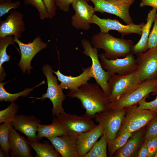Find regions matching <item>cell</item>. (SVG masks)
Segmentation results:
<instances>
[{
    "instance_id": "1",
    "label": "cell",
    "mask_w": 157,
    "mask_h": 157,
    "mask_svg": "<svg viewBox=\"0 0 157 157\" xmlns=\"http://www.w3.org/2000/svg\"><path fill=\"white\" fill-rule=\"evenodd\" d=\"M100 87L97 83H88L77 89L69 90L67 96L79 99L86 110L84 115L91 119L107 108L110 103L108 97Z\"/></svg>"
},
{
    "instance_id": "2",
    "label": "cell",
    "mask_w": 157,
    "mask_h": 157,
    "mask_svg": "<svg viewBox=\"0 0 157 157\" xmlns=\"http://www.w3.org/2000/svg\"><path fill=\"white\" fill-rule=\"evenodd\" d=\"M92 45L97 49H103L104 55L109 59L124 57L131 53L132 40L123 38H115L108 33H97L91 38Z\"/></svg>"
},
{
    "instance_id": "3",
    "label": "cell",
    "mask_w": 157,
    "mask_h": 157,
    "mask_svg": "<svg viewBox=\"0 0 157 157\" xmlns=\"http://www.w3.org/2000/svg\"><path fill=\"white\" fill-rule=\"evenodd\" d=\"M137 106L125 108L124 116L116 137L126 133H132L146 126L157 114L156 111L141 110Z\"/></svg>"
},
{
    "instance_id": "4",
    "label": "cell",
    "mask_w": 157,
    "mask_h": 157,
    "mask_svg": "<svg viewBox=\"0 0 157 157\" xmlns=\"http://www.w3.org/2000/svg\"><path fill=\"white\" fill-rule=\"evenodd\" d=\"M42 70L47 81V92L40 97L30 98L42 101L46 98L49 99L53 105L51 110L52 115L54 117L57 116L65 112L62 106V103L66 99V96L63 92V89L58 84L56 77L53 75V70L51 67L45 65L43 67Z\"/></svg>"
},
{
    "instance_id": "5",
    "label": "cell",
    "mask_w": 157,
    "mask_h": 157,
    "mask_svg": "<svg viewBox=\"0 0 157 157\" xmlns=\"http://www.w3.org/2000/svg\"><path fill=\"white\" fill-rule=\"evenodd\" d=\"M125 108L115 109L108 108L97 113L95 121L101 126L108 143L114 139L121 127L124 116Z\"/></svg>"
},
{
    "instance_id": "6",
    "label": "cell",
    "mask_w": 157,
    "mask_h": 157,
    "mask_svg": "<svg viewBox=\"0 0 157 157\" xmlns=\"http://www.w3.org/2000/svg\"><path fill=\"white\" fill-rule=\"evenodd\" d=\"M141 82L136 71L130 74L111 75L108 81L110 103L119 99L133 89Z\"/></svg>"
},
{
    "instance_id": "7",
    "label": "cell",
    "mask_w": 157,
    "mask_h": 157,
    "mask_svg": "<svg viewBox=\"0 0 157 157\" xmlns=\"http://www.w3.org/2000/svg\"><path fill=\"white\" fill-rule=\"evenodd\" d=\"M157 79L146 80L141 82L133 89L118 100L110 103L108 108L121 109L134 105L154 90Z\"/></svg>"
},
{
    "instance_id": "8",
    "label": "cell",
    "mask_w": 157,
    "mask_h": 157,
    "mask_svg": "<svg viewBox=\"0 0 157 157\" xmlns=\"http://www.w3.org/2000/svg\"><path fill=\"white\" fill-rule=\"evenodd\" d=\"M81 43L84 49L82 53L89 56L91 59L92 63L91 66L93 73V78L106 95L109 97L110 92L108 81L110 75L102 68L99 58L98 49L94 47L91 42L87 39H83Z\"/></svg>"
},
{
    "instance_id": "9",
    "label": "cell",
    "mask_w": 157,
    "mask_h": 157,
    "mask_svg": "<svg viewBox=\"0 0 157 157\" xmlns=\"http://www.w3.org/2000/svg\"><path fill=\"white\" fill-rule=\"evenodd\" d=\"M135 0H90L94 5L95 12L107 13L116 15L127 24L133 23L129 14V9Z\"/></svg>"
},
{
    "instance_id": "10",
    "label": "cell",
    "mask_w": 157,
    "mask_h": 157,
    "mask_svg": "<svg viewBox=\"0 0 157 157\" xmlns=\"http://www.w3.org/2000/svg\"><path fill=\"white\" fill-rule=\"evenodd\" d=\"M103 69L110 75L116 74L126 75L136 71L137 64L133 55L131 53L124 57L109 59L103 53L99 55Z\"/></svg>"
},
{
    "instance_id": "11",
    "label": "cell",
    "mask_w": 157,
    "mask_h": 157,
    "mask_svg": "<svg viewBox=\"0 0 157 157\" xmlns=\"http://www.w3.org/2000/svg\"><path fill=\"white\" fill-rule=\"evenodd\" d=\"M136 70L140 81L157 79V46L137 55Z\"/></svg>"
},
{
    "instance_id": "12",
    "label": "cell",
    "mask_w": 157,
    "mask_h": 157,
    "mask_svg": "<svg viewBox=\"0 0 157 157\" xmlns=\"http://www.w3.org/2000/svg\"><path fill=\"white\" fill-rule=\"evenodd\" d=\"M90 24L97 25L102 33H108L110 30H115L121 35L122 38L125 35L135 33L141 35L142 28L145 23L140 24H133L124 25L118 20L110 18H101L94 14L90 20Z\"/></svg>"
},
{
    "instance_id": "13",
    "label": "cell",
    "mask_w": 157,
    "mask_h": 157,
    "mask_svg": "<svg viewBox=\"0 0 157 157\" xmlns=\"http://www.w3.org/2000/svg\"><path fill=\"white\" fill-rule=\"evenodd\" d=\"M69 134L77 136L94 128L96 125L91 119L84 115L78 116L65 112L57 116Z\"/></svg>"
},
{
    "instance_id": "14",
    "label": "cell",
    "mask_w": 157,
    "mask_h": 157,
    "mask_svg": "<svg viewBox=\"0 0 157 157\" xmlns=\"http://www.w3.org/2000/svg\"><path fill=\"white\" fill-rule=\"evenodd\" d=\"M13 39L18 44L20 50L21 58L18 66L23 73L27 70L29 74L30 70L33 68L31 65L32 59L37 53L46 47L47 44L43 42L39 36L28 44L22 42L17 37L14 36Z\"/></svg>"
},
{
    "instance_id": "15",
    "label": "cell",
    "mask_w": 157,
    "mask_h": 157,
    "mask_svg": "<svg viewBox=\"0 0 157 157\" xmlns=\"http://www.w3.org/2000/svg\"><path fill=\"white\" fill-rule=\"evenodd\" d=\"M72 5L75 12L71 17L72 26L78 29H89L90 20L95 12L94 8L85 0H74Z\"/></svg>"
},
{
    "instance_id": "16",
    "label": "cell",
    "mask_w": 157,
    "mask_h": 157,
    "mask_svg": "<svg viewBox=\"0 0 157 157\" xmlns=\"http://www.w3.org/2000/svg\"><path fill=\"white\" fill-rule=\"evenodd\" d=\"M41 121L35 116L17 115L12 123V126L24 134L30 142L39 141L36 135Z\"/></svg>"
},
{
    "instance_id": "17",
    "label": "cell",
    "mask_w": 157,
    "mask_h": 157,
    "mask_svg": "<svg viewBox=\"0 0 157 157\" xmlns=\"http://www.w3.org/2000/svg\"><path fill=\"white\" fill-rule=\"evenodd\" d=\"M23 16V14L18 11H10L6 19L0 22V38L13 35L20 38L25 29Z\"/></svg>"
},
{
    "instance_id": "18",
    "label": "cell",
    "mask_w": 157,
    "mask_h": 157,
    "mask_svg": "<svg viewBox=\"0 0 157 157\" xmlns=\"http://www.w3.org/2000/svg\"><path fill=\"white\" fill-rule=\"evenodd\" d=\"M77 137L67 134L47 138L62 157H79L77 149Z\"/></svg>"
},
{
    "instance_id": "19",
    "label": "cell",
    "mask_w": 157,
    "mask_h": 157,
    "mask_svg": "<svg viewBox=\"0 0 157 157\" xmlns=\"http://www.w3.org/2000/svg\"><path fill=\"white\" fill-rule=\"evenodd\" d=\"M82 73L78 76L73 77L66 76L62 73L59 69L53 72L57 76L58 80L60 82L59 84L63 89L74 90L77 89L88 82L92 77L93 74L91 66L86 68H82Z\"/></svg>"
},
{
    "instance_id": "20",
    "label": "cell",
    "mask_w": 157,
    "mask_h": 157,
    "mask_svg": "<svg viewBox=\"0 0 157 157\" xmlns=\"http://www.w3.org/2000/svg\"><path fill=\"white\" fill-rule=\"evenodd\" d=\"M145 126L133 133L124 145L112 157H137L138 152L145 139Z\"/></svg>"
},
{
    "instance_id": "21",
    "label": "cell",
    "mask_w": 157,
    "mask_h": 157,
    "mask_svg": "<svg viewBox=\"0 0 157 157\" xmlns=\"http://www.w3.org/2000/svg\"><path fill=\"white\" fill-rule=\"evenodd\" d=\"M28 141L17 132L11 126L9 132L10 153L12 157H31Z\"/></svg>"
},
{
    "instance_id": "22",
    "label": "cell",
    "mask_w": 157,
    "mask_h": 157,
    "mask_svg": "<svg viewBox=\"0 0 157 157\" xmlns=\"http://www.w3.org/2000/svg\"><path fill=\"white\" fill-rule=\"evenodd\" d=\"M103 134L102 129L98 124L93 129L77 136L76 146L79 157H84Z\"/></svg>"
},
{
    "instance_id": "23",
    "label": "cell",
    "mask_w": 157,
    "mask_h": 157,
    "mask_svg": "<svg viewBox=\"0 0 157 157\" xmlns=\"http://www.w3.org/2000/svg\"><path fill=\"white\" fill-rule=\"evenodd\" d=\"M157 9L153 8L147 14L146 23L144 26L142 30L141 37L139 41L133 45L131 53L137 55L147 51L148 49V42L151 29L156 15Z\"/></svg>"
},
{
    "instance_id": "24",
    "label": "cell",
    "mask_w": 157,
    "mask_h": 157,
    "mask_svg": "<svg viewBox=\"0 0 157 157\" xmlns=\"http://www.w3.org/2000/svg\"><path fill=\"white\" fill-rule=\"evenodd\" d=\"M38 132L37 135L39 140L43 137L47 138L68 134L66 130L56 116L54 117L52 119L51 124H40L38 127Z\"/></svg>"
},
{
    "instance_id": "25",
    "label": "cell",
    "mask_w": 157,
    "mask_h": 157,
    "mask_svg": "<svg viewBox=\"0 0 157 157\" xmlns=\"http://www.w3.org/2000/svg\"><path fill=\"white\" fill-rule=\"evenodd\" d=\"M14 39L11 35H8L3 38H0V81H2L4 79L6 74L2 65L5 62L10 61L11 56L8 55L6 52L8 46L13 44L19 53V49L14 44Z\"/></svg>"
},
{
    "instance_id": "26",
    "label": "cell",
    "mask_w": 157,
    "mask_h": 157,
    "mask_svg": "<svg viewBox=\"0 0 157 157\" xmlns=\"http://www.w3.org/2000/svg\"><path fill=\"white\" fill-rule=\"evenodd\" d=\"M28 144L35 151L36 157H60V154L55 149L52 144L49 143H42L39 141H28Z\"/></svg>"
},
{
    "instance_id": "27",
    "label": "cell",
    "mask_w": 157,
    "mask_h": 157,
    "mask_svg": "<svg viewBox=\"0 0 157 157\" xmlns=\"http://www.w3.org/2000/svg\"><path fill=\"white\" fill-rule=\"evenodd\" d=\"M7 81L5 82L0 83V101H5L11 103L16 100L18 97L20 96L26 97L31 92L34 88L45 83L44 81H43L41 83L31 88H26L23 91L16 93H11L8 92L4 88V85L8 82Z\"/></svg>"
},
{
    "instance_id": "28",
    "label": "cell",
    "mask_w": 157,
    "mask_h": 157,
    "mask_svg": "<svg viewBox=\"0 0 157 157\" xmlns=\"http://www.w3.org/2000/svg\"><path fill=\"white\" fill-rule=\"evenodd\" d=\"M108 141L102 135L100 140L94 144L90 151L84 157H107Z\"/></svg>"
},
{
    "instance_id": "29",
    "label": "cell",
    "mask_w": 157,
    "mask_h": 157,
    "mask_svg": "<svg viewBox=\"0 0 157 157\" xmlns=\"http://www.w3.org/2000/svg\"><path fill=\"white\" fill-rule=\"evenodd\" d=\"M12 122H3L0 126V149L6 154L7 157L9 156L10 149L9 142V130Z\"/></svg>"
},
{
    "instance_id": "30",
    "label": "cell",
    "mask_w": 157,
    "mask_h": 157,
    "mask_svg": "<svg viewBox=\"0 0 157 157\" xmlns=\"http://www.w3.org/2000/svg\"><path fill=\"white\" fill-rule=\"evenodd\" d=\"M132 133H126L116 137L112 141L108 143V153L109 157H112L114 153L122 147Z\"/></svg>"
},
{
    "instance_id": "31",
    "label": "cell",
    "mask_w": 157,
    "mask_h": 157,
    "mask_svg": "<svg viewBox=\"0 0 157 157\" xmlns=\"http://www.w3.org/2000/svg\"><path fill=\"white\" fill-rule=\"evenodd\" d=\"M19 106L13 102L6 108L0 111V123L12 122L17 115Z\"/></svg>"
},
{
    "instance_id": "32",
    "label": "cell",
    "mask_w": 157,
    "mask_h": 157,
    "mask_svg": "<svg viewBox=\"0 0 157 157\" xmlns=\"http://www.w3.org/2000/svg\"><path fill=\"white\" fill-rule=\"evenodd\" d=\"M24 3L31 4L35 7L39 13L41 20L49 18L48 13L43 0H24Z\"/></svg>"
},
{
    "instance_id": "33",
    "label": "cell",
    "mask_w": 157,
    "mask_h": 157,
    "mask_svg": "<svg viewBox=\"0 0 157 157\" xmlns=\"http://www.w3.org/2000/svg\"><path fill=\"white\" fill-rule=\"evenodd\" d=\"M157 136V115L145 126V137L148 139Z\"/></svg>"
},
{
    "instance_id": "34",
    "label": "cell",
    "mask_w": 157,
    "mask_h": 157,
    "mask_svg": "<svg viewBox=\"0 0 157 157\" xmlns=\"http://www.w3.org/2000/svg\"><path fill=\"white\" fill-rule=\"evenodd\" d=\"M154 23L148 40V47L149 49L157 46V13L156 15Z\"/></svg>"
},
{
    "instance_id": "35",
    "label": "cell",
    "mask_w": 157,
    "mask_h": 157,
    "mask_svg": "<svg viewBox=\"0 0 157 157\" xmlns=\"http://www.w3.org/2000/svg\"><path fill=\"white\" fill-rule=\"evenodd\" d=\"M20 4V2L18 1L14 2H12L11 1L0 2V17H1L6 14L8 13L11 9L17 8Z\"/></svg>"
},
{
    "instance_id": "36",
    "label": "cell",
    "mask_w": 157,
    "mask_h": 157,
    "mask_svg": "<svg viewBox=\"0 0 157 157\" xmlns=\"http://www.w3.org/2000/svg\"><path fill=\"white\" fill-rule=\"evenodd\" d=\"M148 97H144L139 102L138 108L141 110L147 109L156 111L157 109V96L154 100L150 102L146 101V99Z\"/></svg>"
},
{
    "instance_id": "37",
    "label": "cell",
    "mask_w": 157,
    "mask_h": 157,
    "mask_svg": "<svg viewBox=\"0 0 157 157\" xmlns=\"http://www.w3.org/2000/svg\"><path fill=\"white\" fill-rule=\"evenodd\" d=\"M147 139L149 151L148 157H154L157 152V136Z\"/></svg>"
},
{
    "instance_id": "38",
    "label": "cell",
    "mask_w": 157,
    "mask_h": 157,
    "mask_svg": "<svg viewBox=\"0 0 157 157\" xmlns=\"http://www.w3.org/2000/svg\"><path fill=\"white\" fill-rule=\"evenodd\" d=\"M47 8L49 18L52 19L56 15L57 7L56 5V0H43Z\"/></svg>"
},
{
    "instance_id": "39",
    "label": "cell",
    "mask_w": 157,
    "mask_h": 157,
    "mask_svg": "<svg viewBox=\"0 0 157 157\" xmlns=\"http://www.w3.org/2000/svg\"><path fill=\"white\" fill-rule=\"evenodd\" d=\"M74 0H56V5L59 9L65 12L69 10L70 4L72 3Z\"/></svg>"
},
{
    "instance_id": "40",
    "label": "cell",
    "mask_w": 157,
    "mask_h": 157,
    "mask_svg": "<svg viewBox=\"0 0 157 157\" xmlns=\"http://www.w3.org/2000/svg\"><path fill=\"white\" fill-rule=\"evenodd\" d=\"M147 142V139H145L138 152L137 157H148L149 151Z\"/></svg>"
},
{
    "instance_id": "41",
    "label": "cell",
    "mask_w": 157,
    "mask_h": 157,
    "mask_svg": "<svg viewBox=\"0 0 157 157\" xmlns=\"http://www.w3.org/2000/svg\"><path fill=\"white\" fill-rule=\"evenodd\" d=\"M139 6L141 7L150 6L153 8L157 9V0H140Z\"/></svg>"
},
{
    "instance_id": "42",
    "label": "cell",
    "mask_w": 157,
    "mask_h": 157,
    "mask_svg": "<svg viewBox=\"0 0 157 157\" xmlns=\"http://www.w3.org/2000/svg\"><path fill=\"white\" fill-rule=\"evenodd\" d=\"M151 94L153 96L157 95V83L154 91L151 93Z\"/></svg>"
},
{
    "instance_id": "43",
    "label": "cell",
    "mask_w": 157,
    "mask_h": 157,
    "mask_svg": "<svg viewBox=\"0 0 157 157\" xmlns=\"http://www.w3.org/2000/svg\"><path fill=\"white\" fill-rule=\"evenodd\" d=\"M0 157H7L5 153L1 149H0Z\"/></svg>"
},
{
    "instance_id": "44",
    "label": "cell",
    "mask_w": 157,
    "mask_h": 157,
    "mask_svg": "<svg viewBox=\"0 0 157 157\" xmlns=\"http://www.w3.org/2000/svg\"><path fill=\"white\" fill-rule=\"evenodd\" d=\"M12 0H0V2H3L5 1H11Z\"/></svg>"
},
{
    "instance_id": "45",
    "label": "cell",
    "mask_w": 157,
    "mask_h": 157,
    "mask_svg": "<svg viewBox=\"0 0 157 157\" xmlns=\"http://www.w3.org/2000/svg\"><path fill=\"white\" fill-rule=\"evenodd\" d=\"M154 157H157V152H156V154L154 156Z\"/></svg>"
},
{
    "instance_id": "46",
    "label": "cell",
    "mask_w": 157,
    "mask_h": 157,
    "mask_svg": "<svg viewBox=\"0 0 157 157\" xmlns=\"http://www.w3.org/2000/svg\"><path fill=\"white\" fill-rule=\"evenodd\" d=\"M106 0L108 1H113L115 0Z\"/></svg>"
},
{
    "instance_id": "47",
    "label": "cell",
    "mask_w": 157,
    "mask_h": 157,
    "mask_svg": "<svg viewBox=\"0 0 157 157\" xmlns=\"http://www.w3.org/2000/svg\"><path fill=\"white\" fill-rule=\"evenodd\" d=\"M116 0V1H126V0Z\"/></svg>"
},
{
    "instance_id": "48",
    "label": "cell",
    "mask_w": 157,
    "mask_h": 157,
    "mask_svg": "<svg viewBox=\"0 0 157 157\" xmlns=\"http://www.w3.org/2000/svg\"><path fill=\"white\" fill-rule=\"evenodd\" d=\"M85 0V1H87V2H88L89 1H90V0Z\"/></svg>"
},
{
    "instance_id": "49",
    "label": "cell",
    "mask_w": 157,
    "mask_h": 157,
    "mask_svg": "<svg viewBox=\"0 0 157 157\" xmlns=\"http://www.w3.org/2000/svg\"><path fill=\"white\" fill-rule=\"evenodd\" d=\"M156 114H157V109L156 110Z\"/></svg>"
}]
</instances>
